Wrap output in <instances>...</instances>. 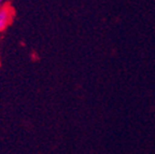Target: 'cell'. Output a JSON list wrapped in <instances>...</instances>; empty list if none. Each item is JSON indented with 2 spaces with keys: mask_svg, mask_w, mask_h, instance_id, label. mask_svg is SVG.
<instances>
[{
  "mask_svg": "<svg viewBox=\"0 0 155 154\" xmlns=\"http://www.w3.org/2000/svg\"><path fill=\"white\" fill-rule=\"evenodd\" d=\"M7 0H0V9H1V8L2 7H5V5H7Z\"/></svg>",
  "mask_w": 155,
  "mask_h": 154,
  "instance_id": "cell-2",
  "label": "cell"
},
{
  "mask_svg": "<svg viewBox=\"0 0 155 154\" xmlns=\"http://www.w3.org/2000/svg\"><path fill=\"white\" fill-rule=\"evenodd\" d=\"M13 17H14V9L10 3H7L5 7L0 9V32L5 30V28L12 23Z\"/></svg>",
  "mask_w": 155,
  "mask_h": 154,
  "instance_id": "cell-1",
  "label": "cell"
}]
</instances>
